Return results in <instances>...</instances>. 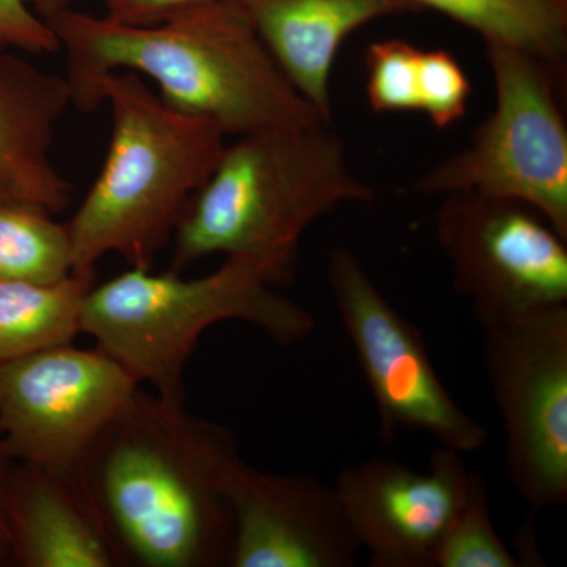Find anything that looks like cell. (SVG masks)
I'll list each match as a JSON object with an SVG mask.
<instances>
[{
  "instance_id": "cell-1",
  "label": "cell",
  "mask_w": 567,
  "mask_h": 567,
  "mask_svg": "<svg viewBox=\"0 0 567 567\" xmlns=\"http://www.w3.org/2000/svg\"><path fill=\"white\" fill-rule=\"evenodd\" d=\"M66 58L73 104L95 111L99 81L132 71L175 110L226 136L330 123L276 65L237 0H208L155 24L136 25L76 7L47 20Z\"/></svg>"
},
{
  "instance_id": "cell-2",
  "label": "cell",
  "mask_w": 567,
  "mask_h": 567,
  "mask_svg": "<svg viewBox=\"0 0 567 567\" xmlns=\"http://www.w3.org/2000/svg\"><path fill=\"white\" fill-rule=\"evenodd\" d=\"M240 458L226 425L140 388L78 473L122 566L219 567L234 528L224 486Z\"/></svg>"
},
{
  "instance_id": "cell-3",
  "label": "cell",
  "mask_w": 567,
  "mask_h": 567,
  "mask_svg": "<svg viewBox=\"0 0 567 567\" xmlns=\"http://www.w3.org/2000/svg\"><path fill=\"white\" fill-rule=\"evenodd\" d=\"M333 123L265 130L224 147L174 234L171 270L205 257L248 260L275 287L290 281L309 227L344 204L369 203Z\"/></svg>"
},
{
  "instance_id": "cell-4",
  "label": "cell",
  "mask_w": 567,
  "mask_h": 567,
  "mask_svg": "<svg viewBox=\"0 0 567 567\" xmlns=\"http://www.w3.org/2000/svg\"><path fill=\"white\" fill-rule=\"evenodd\" d=\"M95 103L110 104L111 141L99 177L66 223L73 274H95L111 254L128 267L152 268L221 158L226 134L175 110L132 71L103 76Z\"/></svg>"
},
{
  "instance_id": "cell-5",
  "label": "cell",
  "mask_w": 567,
  "mask_h": 567,
  "mask_svg": "<svg viewBox=\"0 0 567 567\" xmlns=\"http://www.w3.org/2000/svg\"><path fill=\"white\" fill-rule=\"evenodd\" d=\"M238 320L281 346L309 338L315 316L276 290L257 265L226 257L200 278L130 267L93 284L81 308V334L164 401L185 404V369L213 324Z\"/></svg>"
},
{
  "instance_id": "cell-6",
  "label": "cell",
  "mask_w": 567,
  "mask_h": 567,
  "mask_svg": "<svg viewBox=\"0 0 567 567\" xmlns=\"http://www.w3.org/2000/svg\"><path fill=\"white\" fill-rule=\"evenodd\" d=\"M495 106L472 141L421 175V194L473 192L516 200L567 238V128L557 71L528 52L486 44Z\"/></svg>"
},
{
  "instance_id": "cell-7",
  "label": "cell",
  "mask_w": 567,
  "mask_h": 567,
  "mask_svg": "<svg viewBox=\"0 0 567 567\" xmlns=\"http://www.w3.org/2000/svg\"><path fill=\"white\" fill-rule=\"evenodd\" d=\"M435 235L481 328L567 305V238L528 205L445 194Z\"/></svg>"
},
{
  "instance_id": "cell-8",
  "label": "cell",
  "mask_w": 567,
  "mask_h": 567,
  "mask_svg": "<svg viewBox=\"0 0 567 567\" xmlns=\"http://www.w3.org/2000/svg\"><path fill=\"white\" fill-rule=\"evenodd\" d=\"M328 284L374 399L382 440L390 442L399 431H421L461 454L481 450L487 429L454 401L420 328L395 311L344 246L330 254Z\"/></svg>"
},
{
  "instance_id": "cell-9",
  "label": "cell",
  "mask_w": 567,
  "mask_h": 567,
  "mask_svg": "<svg viewBox=\"0 0 567 567\" xmlns=\"http://www.w3.org/2000/svg\"><path fill=\"white\" fill-rule=\"evenodd\" d=\"M484 331V368L506 434V468L533 511L567 502V305Z\"/></svg>"
},
{
  "instance_id": "cell-10",
  "label": "cell",
  "mask_w": 567,
  "mask_h": 567,
  "mask_svg": "<svg viewBox=\"0 0 567 567\" xmlns=\"http://www.w3.org/2000/svg\"><path fill=\"white\" fill-rule=\"evenodd\" d=\"M140 388L99 347L25 354L0 364V440L14 464L78 473Z\"/></svg>"
},
{
  "instance_id": "cell-11",
  "label": "cell",
  "mask_w": 567,
  "mask_h": 567,
  "mask_svg": "<svg viewBox=\"0 0 567 567\" xmlns=\"http://www.w3.org/2000/svg\"><path fill=\"white\" fill-rule=\"evenodd\" d=\"M472 480L462 454L439 445L425 472L374 457L344 466L333 488L369 566L434 567Z\"/></svg>"
},
{
  "instance_id": "cell-12",
  "label": "cell",
  "mask_w": 567,
  "mask_h": 567,
  "mask_svg": "<svg viewBox=\"0 0 567 567\" xmlns=\"http://www.w3.org/2000/svg\"><path fill=\"white\" fill-rule=\"evenodd\" d=\"M230 567H352L360 550L333 487L237 462L226 480Z\"/></svg>"
},
{
  "instance_id": "cell-13",
  "label": "cell",
  "mask_w": 567,
  "mask_h": 567,
  "mask_svg": "<svg viewBox=\"0 0 567 567\" xmlns=\"http://www.w3.org/2000/svg\"><path fill=\"white\" fill-rule=\"evenodd\" d=\"M71 104L66 76L0 44V204L35 205L52 215L69 208L73 186L52 162V145Z\"/></svg>"
},
{
  "instance_id": "cell-14",
  "label": "cell",
  "mask_w": 567,
  "mask_h": 567,
  "mask_svg": "<svg viewBox=\"0 0 567 567\" xmlns=\"http://www.w3.org/2000/svg\"><path fill=\"white\" fill-rule=\"evenodd\" d=\"M295 91L333 123L331 71L342 43L369 22L413 13L409 0H237Z\"/></svg>"
},
{
  "instance_id": "cell-15",
  "label": "cell",
  "mask_w": 567,
  "mask_h": 567,
  "mask_svg": "<svg viewBox=\"0 0 567 567\" xmlns=\"http://www.w3.org/2000/svg\"><path fill=\"white\" fill-rule=\"evenodd\" d=\"M9 524L10 565L122 566L80 473H55L14 464Z\"/></svg>"
},
{
  "instance_id": "cell-16",
  "label": "cell",
  "mask_w": 567,
  "mask_h": 567,
  "mask_svg": "<svg viewBox=\"0 0 567 567\" xmlns=\"http://www.w3.org/2000/svg\"><path fill=\"white\" fill-rule=\"evenodd\" d=\"M95 274L55 284L0 281V364L81 334V308Z\"/></svg>"
},
{
  "instance_id": "cell-17",
  "label": "cell",
  "mask_w": 567,
  "mask_h": 567,
  "mask_svg": "<svg viewBox=\"0 0 567 567\" xmlns=\"http://www.w3.org/2000/svg\"><path fill=\"white\" fill-rule=\"evenodd\" d=\"M475 31L484 43L528 52L561 71L567 51V0H409Z\"/></svg>"
},
{
  "instance_id": "cell-18",
  "label": "cell",
  "mask_w": 567,
  "mask_h": 567,
  "mask_svg": "<svg viewBox=\"0 0 567 567\" xmlns=\"http://www.w3.org/2000/svg\"><path fill=\"white\" fill-rule=\"evenodd\" d=\"M35 205L0 204V281L55 284L73 274L66 223Z\"/></svg>"
},
{
  "instance_id": "cell-19",
  "label": "cell",
  "mask_w": 567,
  "mask_h": 567,
  "mask_svg": "<svg viewBox=\"0 0 567 567\" xmlns=\"http://www.w3.org/2000/svg\"><path fill=\"white\" fill-rule=\"evenodd\" d=\"M492 522L487 484L473 472L464 505L436 547L434 567H520Z\"/></svg>"
},
{
  "instance_id": "cell-20",
  "label": "cell",
  "mask_w": 567,
  "mask_h": 567,
  "mask_svg": "<svg viewBox=\"0 0 567 567\" xmlns=\"http://www.w3.org/2000/svg\"><path fill=\"white\" fill-rule=\"evenodd\" d=\"M421 51L404 40L372 43L365 52V95L375 112L420 111Z\"/></svg>"
},
{
  "instance_id": "cell-21",
  "label": "cell",
  "mask_w": 567,
  "mask_h": 567,
  "mask_svg": "<svg viewBox=\"0 0 567 567\" xmlns=\"http://www.w3.org/2000/svg\"><path fill=\"white\" fill-rule=\"evenodd\" d=\"M472 84L451 52L421 51L420 111L439 130L450 128L464 117Z\"/></svg>"
},
{
  "instance_id": "cell-22",
  "label": "cell",
  "mask_w": 567,
  "mask_h": 567,
  "mask_svg": "<svg viewBox=\"0 0 567 567\" xmlns=\"http://www.w3.org/2000/svg\"><path fill=\"white\" fill-rule=\"evenodd\" d=\"M0 44L24 54H55L58 37L25 0H0Z\"/></svg>"
},
{
  "instance_id": "cell-23",
  "label": "cell",
  "mask_w": 567,
  "mask_h": 567,
  "mask_svg": "<svg viewBox=\"0 0 567 567\" xmlns=\"http://www.w3.org/2000/svg\"><path fill=\"white\" fill-rule=\"evenodd\" d=\"M104 14L125 24L147 25L208 0H102Z\"/></svg>"
},
{
  "instance_id": "cell-24",
  "label": "cell",
  "mask_w": 567,
  "mask_h": 567,
  "mask_svg": "<svg viewBox=\"0 0 567 567\" xmlns=\"http://www.w3.org/2000/svg\"><path fill=\"white\" fill-rule=\"evenodd\" d=\"M14 462L0 440V566L9 565L11 540L9 524L10 483Z\"/></svg>"
},
{
  "instance_id": "cell-25",
  "label": "cell",
  "mask_w": 567,
  "mask_h": 567,
  "mask_svg": "<svg viewBox=\"0 0 567 567\" xmlns=\"http://www.w3.org/2000/svg\"><path fill=\"white\" fill-rule=\"evenodd\" d=\"M80 0H25L29 7L44 21L50 20L54 14L61 13L76 7Z\"/></svg>"
}]
</instances>
